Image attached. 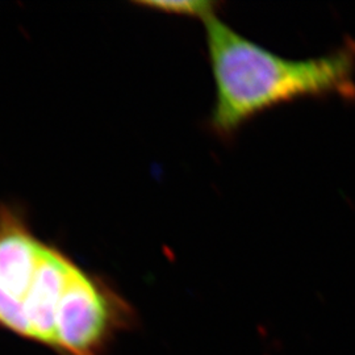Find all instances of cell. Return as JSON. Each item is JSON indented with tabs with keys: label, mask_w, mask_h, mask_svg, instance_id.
Segmentation results:
<instances>
[{
	"label": "cell",
	"mask_w": 355,
	"mask_h": 355,
	"mask_svg": "<svg viewBox=\"0 0 355 355\" xmlns=\"http://www.w3.org/2000/svg\"><path fill=\"white\" fill-rule=\"evenodd\" d=\"M132 305L31 228L24 211L0 204V328L58 355H104L133 327Z\"/></svg>",
	"instance_id": "1"
},
{
	"label": "cell",
	"mask_w": 355,
	"mask_h": 355,
	"mask_svg": "<svg viewBox=\"0 0 355 355\" xmlns=\"http://www.w3.org/2000/svg\"><path fill=\"white\" fill-rule=\"evenodd\" d=\"M215 102L208 119L230 137L255 116L299 99L355 101V41L312 58L292 60L242 36L215 15L204 21Z\"/></svg>",
	"instance_id": "2"
},
{
	"label": "cell",
	"mask_w": 355,
	"mask_h": 355,
	"mask_svg": "<svg viewBox=\"0 0 355 355\" xmlns=\"http://www.w3.org/2000/svg\"><path fill=\"white\" fill-rule=\"evenodd\" d=\"M141 7H146L153 11L196 17L205 21L207 19L217 15L220 3L211 0H155V1H137Z\"/></svg>",
	"instance_id": "3"
}]
</instances>
